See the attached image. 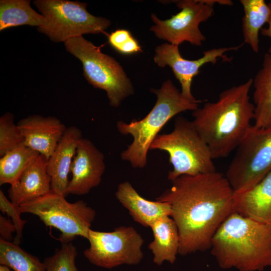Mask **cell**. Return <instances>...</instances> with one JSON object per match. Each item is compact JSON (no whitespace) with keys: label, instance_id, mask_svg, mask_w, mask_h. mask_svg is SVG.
<instances>
[{"label":"cell","instance_id":"28","mask_svg":"<svg viewBox=\"0 0 271 271\" xmlns=\"http://www.w3.org/2000/svg\"><path fill=\"white\" fill-rule=\"evenodd\" d=\"M0 209L3 213H6L11 218L16 228V235L13 243L19 245L23 237V227L27 221L21 219L22 213L20 206L16 205L9 201L3 191H0Z\"/></svg>","mask_w":271,"mask_h":271},{"label":"cell","instance_id":"1","mask_svg":"<svg viewBox=\"0 0 271 271\" xmlns=\"http://www.w3.org/2000/svg\"><path fill=\"white\" fill-rule=\"evenodd\" d=\"M156 198L167 202L179 231V254L186 255L210 248L212 239L233 212L234 192L225 176L217 171L183 175Z\"/></svg>","mask_w":271,"mask_h":271},{"label":"cell","instance_id":"31","mask_svg":"<svg viewBox=\"0 0 271 271\" xmlns=\"http://www.w3.org/2000/svg\"><path fill=\"white\" fill-rule=\"evenodd\" d=\"M0 271H11L10 268L6 265H0Z\"/></svg>","mask_w":271,"mask_h":271},{"label":"cell","instance_id":"29","mask_svg":"<svg viewBox=\"0 0 271 271\" xmlns=\"http://www.w3.org/2000/svg\"><path fill=\"white\" fill-rule=\"evenodd\" d=\"M16 232L15 226L11 219L0 215V234L1 238L11 242L12 234Z\"/></svg>","mask_w":271,"mask_h":271},{"label":"cell","instance_id":"10","mask_svg":"<svg viewBox=\"0 0 271 271\" xmlns=\"http://www.w3.org/2000/svg\"><path fill=\"white\" fill-rule=\"evenodd\" d=\"M89 247L84 255L92 264L105 268L136 265L144 257V240L132 226H121L111 232L90 229L87 238Z\"/></svg>","mask_w":271,"mask_h":271},{"label":"cell","instance_id":"21","mask_svg":"<svg viewBox=\"0 0 271 271\" xmlns=\"http://www.w3.org/2000/svg\"><path fill=\"white\" fill-rule=\"evenodd\" d=\"M47 19L34 11L29 0L0 1V31L21 25L45 27Z\"/></svg>","mask_w":271,"mask_h":271},{"label":"cell","instance_id":"5","mask_svg":"<svg viewBox=\"0 0 271 271\" xmlns=\"http://www.w3.org/2000/svg\"><path fill=\"white\" fill-rule=\"evenodd\" d=\"M150 150L166 152L173 170L168 179L173 181L183 175L195 176L216 171L210 152L192 121L178 116L169 133L158 134Z\"/></svg>","mask_w":271,"mask_h":271},{"label":"cell","instance_id":"22","mask_svg":"<svg viewBox=\"0 0 271 271\" xmlns=\"http://www.w3.org/2000/svg\"><path fill=\"white\" fill-rule=\"evenodd\" d=\"M243 9L242 33L244 43L255 53L259 51V33L262 26L269 21L270 11L264 0H240Z\"/></svg>","mask_w":271,"mask_h":271},{"label":"cell","instance_id":"30","mask_svg":"<svg viewBox=\"0 0 271 271\" xmlns=\"http://www.w3.org/2000/svg\"><path fill=\"white\" fill-rule=\"evenodd\" d=\"M270 11V16L268 22L267 23L268 26L265 28H262L260 30L262 35L268 37L270 39L271 41V2L267 4ZM268 53L271 54V44L268 49Z\"/></svg>","mask_w":271,"mask_h":271},{"label":"cell","instance_id":"4","mask_svg":"<svg viewBox=\"0 0 271 271\" xmlns=\"http://www.w3.org/2000/svg\"><path fill=\"white\" fill-rule=\"evenodd\" d=\"M157 96L156 102L143 119L126 123L117 122L118 131L130 134L133 141L121 154V159L136 168H143L147 162L150 145L162 128L176 115L187 110L194 111L201 101L194 102L185 98L170 79L165 81L159 89H153Z\"/></svg>","mask_w":271,"mask_h":271},{"label":"cell","instance_id":"25","mask_svg":"<svg viewBox=\"0 0 271 271\" xmlns=\"http://www.w3.org/2000/svg\"><path fill=\"white\" fill-rule=\"evenodd\" d=\"M23 144L24 139L14 122V115L5 113L0 117V156Z\"/></svg>","mask_w":271,"mask_h":271},{"label":"cell","instance_id":"8","mask_svg":"<svg viewBox=\"0 0 271 271\" xmlns=\"http://www.w3.org/2000/svg\"><path fill=\"white\" fill-rule=\"evenodd\" d=\"M235 151L225 176L234 193H240L271 172V126L252 124Z\"/></svg>","mask_w":271,"mask_h":271},{"label":"cell","instance_id":"2","mask_svg":"<svg viewBox=\"0 0 271 271\" xmlns=\"http://www.w3.org/2000/svg\"><path fill=\"white\" fill-rule=\"evenodd\" d=\"M253 79L221 92L214 102L193 111L192 123L206 144L213 159L227 157L235 150L254 119L249 91Z\"/></svg>","mask_w":271,"mask_h":271},{"label":"cell","instance_id":"12","mask_svg":"<svg viewBox=\"0 0 271 271\" xmlns=\"http://www.w3.org/2000/svg\"><path fill=\"white\" fill-rule=\"evenodd\" d=\"M244 43L234 46L221 47L207 50L203 56L196 60H188L182 57L178 46L164 43L155 49V62L160 67L169 66L179 81L181 86V92L186 99L194 102L199 101L193 95L191 85L193 78L200 73L201 67L207 63L215 64L219 59L223 62H230L232 57L226 54L228 51H237Z\"/></svg>","mask_w":271,"mask_h":271},{"label":"cell","instance_id":"15","mask_svg":"<svg viewBox=\"0 0 271 271\" xmlns=\"http://www.w3.org/2000/svg\"><path fill=\"white\" fill-rule=\"evenodd\" d=\"M82 138L81 130L75 126L67 127L53 154L48 160L47 172L51 178V191L67 195L68 175L77 148Z\"/></svg>","mask_w":271,"mask_h":271},{"label":"cell","instance_id":"19","mask_svg":"<svg viewBox=\"0 0 271 271\" xmlns=\"http://www.w3.org/2000/svg\"><path fill=\"white\" fill-rule=\"evenodd\" d=\"M154 239L148 245L153 262L161 265L164 261L173 264L179 254L180 239L177 226L170 216H164L151 224Z\"/></svg>","mask_w":271,"mask_h":271},{"label":"cell","instance_id":"9","mask_svg":"<svg viewBox=\"0 0 271 271\" xmlns=\"http://www.w3.org/2000/svg\"><path fill=\"white\" fill-rule=\"evenodd\" d=\"M34 4L47 19L37 30L54 42H65L84 34H99L110 26L108 19L95 17L87 11V4L68 0H36Z\"/></svg>","mask_w":271,"mask_h":271},{"label":"cell","instance_id":"23","mask_svg":"<svg viewBox=\"0 0 271 271\" xmlns=\"http://www.w3.org/2000/svg\"><path fill=\"white\" fill-rule=\"evenodd\" d=\"M40 154L24 144L8 152L0 159V185L15 184Z\"/></svg>","mask_w":271,"mask_h":271},{"label":"cell","instance_id":"20","mask_svg":"<svg viewBox=\"0 0 271 271\" xmlns=\"http://www.w3.org/2000/svg\"><path fill=\"white\" fill-rule=\"evenodd\" d=\"M254 125L271 126V54H264L261 68L253 79Z\"/></svg>","mask_w":271,"mask_h":271},{"label":"cell","instance_id":"18","mask_svg":"<svg viewBox=\"0 0 271 271\" xmlns=\"http://www.w3.org/2000/svg\"><path fill=\"white\" fill-rule=\"evenodd\" d=\"M234 211L271 225V172L250 189L234 193Z\"/></svg>","mask_w":271,"mask_h":271},{"label":"cell","instance_id":"26","mask_svg":"<svg viewBox=\"0 0 271 271\" xmlns=\"http://www.w3.org/2000/svg\"><path fill=\"white\" fill-rule=\"evenodd\" d=\"M77 255L76 248L71 242L62 243L53 255L45 259L46 271H78L75 264Z\"/></svg>","mask_w":271,"mask_h":271},{"label":"cell","instance_id":"24","mask_svg":"<svg viewBox=\"0 0 271 271\" xmlns=\"http://www.w3.org/2000/svg\"><path fill=\"white\" fill-rule=\"evenodd\" d=\"M0 264L14 271H46L45 265L19 245L0 239Z\"/></svg>","mask_w":271,"mask_h":271},{"label":"cell","instance_id":"13","mask_svg":"<svg viewBox=\"0 0 271 271\" xmlns=\"http://www.w3.org/2000/svg\"><path fill=\"white\" fill-rule=\"evenodd\" d=\"M105 169L104 155L86 138L78 143L70 167L72 174L66 194L82 195L99 185Z\"/></svg>","mask_w":271,"mask_h":271},{"label":"cell","instance_id":"16","mask_svg":"<svg viewBox=\"0 0 271 271\" xmlns=\"http://www.w3.org/2000/svg\"><path fill=\"white\" fill-rule=\"evenodd\" d=\"M47 162L46 158L40 154L24 171L19 180L11 185L8 194L12 203L20 206L51 191Z\"/></svg>","mask_w":271,"mask_h":271},{"label":"cell","instance_id":"17","mask_svg":"<svg viewBox=\"0 0 271 271\" xmlns=\"http://www.w3.org/2000/svg\"><path fill=\"white\" fill-rule=\"evenodd\" d=\"M115 195L120 203L128 210L133 220L144 227H150L158 218L171 215L169 204L144 198L127 181L118 185Z\"/></svg>","mask_w":271,"mask_h":271},{"label":"cell","instance_id":"7","mask_svg":"<svg viewBox=\"0 0 271 271\" xmlns=\"http://www.w3.org/2000/svg\"><path fill=\"white\" fill-rule=\"evenodd\" d=\"M22 213L37 216L46 225L59 230V240L70 242L77 236L87 238L96 212L83 200L70 203L63 195L51 191L19 206Z\"/></svg>","mask_w":271,"mask_h":271},{"label":"cell","instance_id":"27","mask_svg":"<svg viewBox=\"0 0 271 271\" xmlns=\"http://www.w3.org/2000/svg\"><path fill=\"white\" fill-rule=\"evenodd\" d=\"M108 42L117 52L122 55H132L142 51L138 41L130 32L125 29H118L108 36Z\"/></svg>","mask_w":271,"mask_h":271},{"label":"cell","instance_id":"11","mask_svg":"<svg viewBox=\"0 0 271 271\" xmlns=\"http://www.w3.org/2000/svg\"><path fill=\"white\" fill-rule=\"evenodd\" d=\"M181 11L166 20H160L152 14L154 25L151 31L159 39L178 46L184 42L201 46L206 37L199 29V25L214 14L216 4L231 6L230 0H181L175 1Z\"/></svg>","mask_w":271,"mask_h":271},{"label":"cell","instance_id":"6","mask_svg":"<svg viewBox=\"0 0 271 271\" xmlns=\"http://www.w3.org/2000/svg\"><path fill=\"white\" fill-rule=\"evenodd\" d=\"M66 50L82 63L83 75L94 87L105 90L110 105L118 107L133 93L132 84L120 64L113 57L101 52L82 36L64 42Z\"/></svg>","mask_w":271,"mask_h":271},{"label":"cell","instance_id":"14","mask_svg":"<svg viewBox=\"0 0 271 271\" xmlns=\"http://www.w3.org/2000/svg\"><path fill=\"white\" fill-rule=\"evenodd\" d=\"M24 139V145L48 160L67 127L57 117L32 115L17 123Z\"/></svg>","mask_w":271,"mask_h":271},{"label":"cell","instance_id":"3","mask_svg":"<svg viewBox=\"0 0 271 271\" xmlns=\"http://www.w3.org/2000/svg\"><path fill=\"white\" fill-rule=\"evenodd\" d=\"M210 249L223 269L262 270L271 266V225L234 211L215 233Z\"/></svg>","mask_w":271,"mask_h":271}]
</instances>
